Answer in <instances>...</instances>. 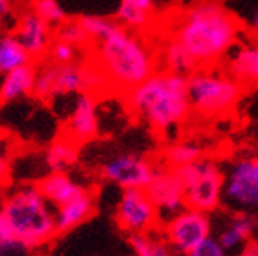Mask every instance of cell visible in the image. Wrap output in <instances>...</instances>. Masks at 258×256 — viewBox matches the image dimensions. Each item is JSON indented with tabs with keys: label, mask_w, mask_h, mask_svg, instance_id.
<instances>
[{
	"label": "cell",
	"mask_w": 258,
	"mask_h": 256,
	"mask_svg": "<svg viewBox=\"0 0 258 256\" xmlns=\"http://www.w3.org/2000/svg\"><path fill=\"white\" fill-rule=\"evenodd\" d=\"M236 256H258V243L251 240L249 243H245V245L236 252Z\"/></svg>",
	"instance_id": "33"
},
{
	"label": "cell",
	"mask_w": 258,
	"mask_h": 256,
	"mask_svg": "<svg viewBox=\"0 0 258 256\" xmlns=\"http://www.w3.org/2000/svg\"><path fill=\"white\" fill-rule=\"evenodd\" d=\"M185 187L187 207L202 212H214L224 202L225 172L214 159L202 158L187 167L178 168Z\"/></svg>",
	"instance_id": "6"
},
{
	"label": "cell",
	"mask_w": 258,
	"mask_h": 256,
	"mask_svg": "<svg viewBox=\"0 0 258 256\" xmlns=\"http://www.w3.org/2000/svg\"><path fill=\"white\" fill-rule=\"evenodd\" d=\"M115 223L130 236L158 231L161 227L158 209L145 188H128L121 192L115 207Z\"/></svg>",
	"instance_id": "10"
},
{
	"label": "cell",
	"mask_w": 258,
	"mask_h": 256,
	"mask_svg": "<svg viewBox=\"0 0 258 256\" xmlns=\"http://www.w3.org/2000/svg\"><path fill=\"white\" fill-rule=\"evenodd\" d=\"M161 232L165 240L169 241L174 254L185 256L202 241L213 236L211 214L187 207L170 218L169 222H165L161 225Z\"/></svg>",
	"instance_id": "8"
},
{
	"label": "cell",
	"mask_w": 258,
	"mask_h": 256,
	"mask_svg": "<svg viewBox=\"0 0 258 256\" xmlns=\"http://www.w3.org/2000/svg\"><path fill=\"white\" fill-rule=\"evenodd\" d=\"M79 51H81L79 48L55 39L50 48V53H48V59H50L51 64H75L77 62Z\"/></svg>",
	"instance_id": "29"
},
{
	"label": "cell",
	"mask_w": 258,
	"mask_h": 256,
	"mask_svg": "<svg viewBox=\"0 0 258 256\" xmlns=\"http://www.w3.org/2000/svg\"><path fill=\"white\" fill-rule=\"evenodd\" d=\"M90 60L101 70L110 90L124 95L158 72V55L138 33L117 22L101 39L90 42Z\"/></svg>",
	"instance_id": "2"
},
{
	"label": "cell",
	"mask_w": 258,
	"mask_h": 256,
	"mask_svg": "<svg viewBox=\"0 0 258 256\" xmlns=\"http://www.w3.org/2000/svg\"><path fill=\"white\" fill-rule=\"evenodd\" d=\"M37 72H39V68L35 66V62H31L2 75V79H0V103H11V101H19L22 97L33 95Z\"/></svg>",
	"instance_id": "18"
},
{
	"label": "cell",
	"mask_w": 258,
	"mask_h": 256,
	"mask_svg": "<svg viewBox=\"0 0 258 256\" xmlns=\"http://www.w3.org/2000/svg\"><path fill=\"white\" fill-rule=\"evenodd\" d=\"M224 200L238 212H258V154L238 159L229 167Z\"/></svg>",
	"instance_id": "9"
},
{
	"label": "cell",
	"mask_w": 258,
	"mask_h": 256,
	"mask_svg": "<svg viewBox=\"0 0 258 256\" xmlns=\"http://www.w3.org/2000/svg\"><path fill=\"white\" fill-rule=\"evenodd\" d=\"M13 15V0H0V26Z\"/></svg>",
	"instance_id": "32"
},
{
	"label": "cell",
	"mask_w": 258,
	"mask_h": 256,
	"mask_svg": "<svg viewBox=\"0 0 258 256\" xmlns=\"http://www.w3.org/2000/svg\"><path fill=\"white\" fill-rule=\"evenodd\" d=\"M35 185H37L40 194L46 198V202L50 203L53 209L64 205L70 200H74L75 196H79L81 192L86 190V187H83L79 181H75L68 172H48L46 176L40 177Z\"/></svg>",
	"instance_id": "16"
},
{
	"label": "cell",
	"mask_w": 258,
	"mask_h": 256,
	"mask_svg": "<svg viewBox=\"0 0 258 256\" xmlns=\"http://www.w3.org/2000/svg\"><path fill=\"white\" fill-rule=\"evenodd\" d=\"M229 74L240 84L258 83V44H243L229 57Z\"/></svg>",
	"instance_id": "19"
},
{
	"label": "cell",
	"mask_w": 258,
	"mask_h": 256,
	"mask_svg": "<svg viewBox=\"0 0 258 256\" xmlns=\"http://www.w3.org/2000/svg\"><path fill=\"white\" fill-rule=\"evenodd\" d=\"M81 28L85 30V33L88 35L90 42L101 39L103 35L108 33L112 28L115 26V20L106 19V17H99V15H86L79 19Z\"/></svg>",
	"instance_id": "27"
},
{
	"label": "cell",
	"mask_w": 258,
	"mask_h": 256,
	"mask_svg": "<svg viewBox=\"0 0 258 256\" xmlns=\"http://www.w3.org/2000/svg\"><path fill=\"white\" fill-rule=\"evenodd\" d=\"M253 31L258 35V11L254 13V17H253Z\"/></svg>",
	"instance_id": "36"
},
{
	"label": "cell",
	"mask_w": 258,
	"mask_h": 256,
	"mask_svg": "<svg viewBox=\"0 0 258 256\" xmlns=\"http://www.w3.org/2000/svg\"><path fill=\"white\" fill-rule=\"evenodd\" d=\"M90 94L88 64H46L37 72L33 95L40 101H51L64 95Z\"/></svg>",
	"instance_id": "7"
},
{
	"label": "cell",
	"mask_w": 258,
	"mask_h": 256,
	"mask_svg": "<svg viewBox=\"0 0 258 256\" xmlns=\"http://www.w3.org/2000/svg\"><path fill=\"white\" fill-rule=\"evenodd\" d=\"M185 256H233V254L225 251L224 247H222V243L216 240V236H211L205 241H202L198 247H194L192 251Z\"/></svg>",
	"instance_id": "30"
},
{
	"label": "cell",
	"mask_w": 258,
	"mask_h": 256,
	"mask_svg": "<svg viewBox=\"0 0 258 256\" xmlns=\"http://www.w3.org/2000/svg\"><path fill=\"white\" fill-rule=\"evenodd\" d=\"M11 176V159L10 152L4 145H0V190H4Z\"/></svg>",
	"instance_id": "31"
},
{
	"label": "cell",
	"mask_w": 258,
	"mask_h": 256,
	"mask_svg": "<svg viewBox=\"0 0 258 256\" xmlns=\"http://www.w3.org/2000/svg\"><path fill=\"white\" fill-rule=\"evenodd\" d=\"M128 110L156 132L179 126L192 112L187 77L159 70L123 95Z\"/></svg>",
	"instance_id": "3"
},
{
	"label": "cell",
	"mask_w": 258,
	"mask_h": 256,
	"mask_svg": "<svg viewBox=\"0 0 258 256\" xmlns=\"http://www.w3.org/2000/svg\"><path fill=\"white\" fill-rule=\"evenodd\" d=\"M204 158L202 147L192 141H183V143H174L165 150V163L167 167L178 170L181 167H187L190 163L198 161Z\"/></svg>",
	"instance_id": "25"
},
{
	"label": "cell",
	"mask_w": 258,
	"mask_h": 256,
	"mask_svg": "<svg viewBox=\"0 0 258 256\" xmlns=\"http://www.w3.org/2000/svg\"><path fill=\"white\" fill-rule=\"evenodd\" d=\"M158 64L161 66L163 72L183 75V77H189L192 72L198 70V66H196V62L189 55V51L179 44L178 40H174L172 37L165 40L161 49H159Z\"/></svg>",
	"instance_id": "20"
},
{
	"label": "cell",
	"mask_w": 258,
	"mask_h": 256,
	"mask_svg": "<svg viewBox=\"0 0 258 256\" xmlns=\"http://www.w3.org/2000/svg\"><path fill=\"white\" fill-rule=\"evenodd\" d=\"M57 39L62 40V42H68V44L75 46V48L79 49H83L86 44H90L88 35L81 28L79 20H66V22H62L59 26V30H57Z\"/></svg>",
	"instance_id": "26"
},
{
	"label": "cell",
	"mask_w": 258,
	"mask_h": 256,
	"mask_svg": "<svg viewBox=\"0 0 258 256\" xmlns=\"http://www.w3.org/2000/svg\"><path fill=\"white\" fill-rule=\"evenodd\" d=\"M77 159H79V147L62 136L60 139L53 141L44 152V167L51 174L68 172L70 168L77 165Z\"/></svg>",
	"instance_id": "21"
},
{
	"label": "cell",
	"mask_w": 258,
	"mask_h": 256,
	"mask_svg": "<svg viewBox=\"0 0 258 256\" xmlns=\"http://www.w3.org/2000/svg\"><path fill=\"white\" fill-rule=\"evenodd\" d=\"M15 37L24 46L31 60H42L48 57L53 44V30L46 20L40 19L35 11L24 13L15 26Z\"/></svg>",
	"instance_id": "14"
},
{
	"label": "cell",
	"mask_w": 258,
	"mask_h": 256,
	"mask_svg": "<svg viewBox=\"0 0 258 256\" xmlns=\"http://www.w3.org/2000/svg\"><path fill=\"white\" fill-rule=\"evenodd\" d=\"M99 134V117H97V97L92 94H79L75 97L68 119H66L64 138L72 143L85 145Z\"/></svg>",
	"instance_id": "13"
},
{
	"label": "cell",
	"mask_w": 258,
	"mask_h": 256,
	"mask_svg": "<svg viewBox=\"0 0 258 256\" xmlns=\"http://www.w3.org/2000/svg\"><path fill=\"white\" fill-rule=\"evenodd\" d=\"M240 26L224 6L202 0L181 11L172 24V37L198 68H213L236 46Z\"/></svg>",
	"instance_id": "1"
},
{
	"label": "cell",
	"mask_w": 258,
	"mask_h": 256,
	"mask_svg": "<svg viewBox=\"0 0 258 256\" xmlns=\"http://www.w3.org/2000/svg\"><path fill=\"white\" fill-rule=\"evenodd\" d=\"M4 223L11 236L37 251L57 236L55 209L37 185H19L4 190Z\"/></svg>",
	"instance_id": "4"
},
{
	"label": "cell",
	"mask_w": 258,
	"mask_h": 256,
	"mask_svg": "<svg viewBox=\"0 0 258 256\" xmlns=\"http://www.w3.org/2000/svg\"><path fill=\"white\" fill-rule=\"evenodd\" d=\"M95 211V196L86 188L79 196L70 200L68 203L55 209V225H57V234L74 231L75 227L83 225L86 220Z\"/></svg>",
	"instance_id": "15"
},
{
	"label": "cell",
	"mask_w": 258,
	"mask_h": 256,
	"mask_svg": "<svg viewBox=\"0 0 258 256\" xmlns=\"http://www.w3.org/2000/svg\"><path fill=\"white\" fill-rule=\"evenodd\" d=\"M31 62L33 60L15 33H0V77Z\"/></svg>",
	"instance_id": "22"
},
{
	"label": "cell",
	"mask_w": 258,
	"mask_h": 256,
	"mask_svg": "<svg viewBox=\"0 0 258 256\" xmlns=\"http://www.w3.org/2000/svg\"><path fill=\"white\" fill-rule=\"evenodd\" d=\"M33 11L50 26H60L66 22V11L57 0H35Z\"/></svg>",
	"instance_id": "28"
},
{
	"label": "cell",
	"mask_w": 258,
	"mask_h": 256,
	"mask_svg": "<svg viewBox=\"0 0 258 256\" xmlns=\"http://www.w3.org/2000/svg\"><path fill=\"white\" fill-rule=\"evenodd\" d=\"M190 108L204 117L233 112L240 103L243 86L231 74L218 68H198L187 77Z\"/></svg>",
	"instance_id": "5"
},
{
	"label": "cell",
	"mask_w": 258,
	"mask_h": 256,
	"mask_svg": "<svg viewBox=\"0 0 258 256\" xmlns=\"http://www.w3.org/2000/svg\"><path fill=\"white\" fill-rule=\"evenodd\" d=\"M130 247L136 256H174L169 241L165 240L163 232L152 231L145 234L130 236Z\"/></svg>",
	"instance_id": "24"
},
{
	"label": "cell",
	"mask_w": 258,
	"mask_h": 256,
	"mask_svg": "<svg viewBox=\"0 0 258 256\" xmlns=\"http://www.w3.org/2000/svg\"><path fill=\"white\" fill-rule=\"evenodd\" d=\"M145 190L158 209L161 225L176 216L178 212L187 209L185 187L179 174L174 168H158L152 181L149 183V187Z\"/></svg>",
	"instance_id": "12"
},
{
	"label": "cell",
	"mask_w": 258,
	"mask_h": 256,
	"mask_svg": "<svg viewBox=\"0 0 258 256\" xmlns=\"http://www.w3.org/2000/svg\"><path fill=\"white\" fill-rule=\"evenodd\" d=\"M254 229H256V220H254L253 214H249V212H236L220 229L216 240L222 243V247L227 252L236 254L245 243L251 241V238L254 234Z\"/></svg>",
	"instance_id": "17"
},
{
	"label": "cell",
	"mask_w": 258,
	"mask_h": 256,
	"mask_svg": "<svg viewBox=\"0 0 258 256\" xmlns=\"http://www.w3.org/2000/svg\"><path fill=\"white\" fill-rule=\"evenodd\" d=\"M152 20V11L145 10L132 0H121L115 11V22L128 31L147 30Z\"/></svg>",
	"instance_id": "23"
},
{
	"label": "cell",
	"mask_w": 258,
	"mask_h": 256,
	"mask_svg": "<svg viewBox=\"0 0 258 256\" xmlns=\"http://www.w3.org/2000/svg\"><path fill=\"white\" fill-rule=\"evenodd\" d=\"M158 168L141 154L123 152L108 158L101 167V176L114 183L121 190L128 188H147Z\"/></svg>",
	"instance_id": "11"
},
{
	"label": "cell",
	"mask_w": 258,
	"mask_h": 256,
	"mask_svg": "<svg viewBox=\"0 0 258 256\" xmlns=\"http://www.w3.org/2000/svg\"><path fill=\"white\" fill-rule=\"evenodd\" d=\"M4 222V190H0V223Z\"/></svg>",
	"instance_id": "35"
},
{
	"label": "cell",
	"mask_w": 258,
	"mask_h": 256,
	"mask_svg": "<svg viewBox=\"0 0 258 256\" xmlns=\"http://www.w3.org/2000/svg\"><path fill=\"white\" fill-rule=\"evenodd\" d=\"M132 2H136L138 6H141V8L149 11H152V6H154V0H132Z\"/></svg>",
	"instance_id": "34"
}]
</instances>
